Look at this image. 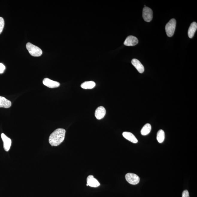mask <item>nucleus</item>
<instances>
[{
	"instance_id": "4468645a",
	"label": "nucleus",
	"mask_w": 197,
	"mask_h": 197,
	"mask_svg": "<svg viewBox=\"0 0 197 197\" xmlns=\"http://www.w3.org/2000/svg\"><path fill=\"white\" fill-rule=\"evenodd\" d=\"M11 106V101L3 97L0 96V107L9 108Z\"/></svg>"
},
{
	"instance_id": "20e7f679",
	"label": "nucleus",
	"mask_w": 197,
	"mask_h": 197,
	"mask_svg": "<svg viewBox=\"0 0 197 197\" xmlns=\"http://www.w3.org/2000/svg\"><path fill=\"white\" fill-rule=\"evenodd\" d=\"M125 178L128 183L132 185H136L140 182L139 177L134 173H127L125 176Z\"/></svg>"
},
{
	"instance_id": "1a4fd4ad",
	"label": "nucleus",
	"mask_w": 197,
	"mask_h": 197,
	"mask_svg": "<svg viewBox=\"0 0 197 197\" xmlns=\"http://www.w3.org/2000/svg\"><path fill=\"white\" fill-rule=\"evenodd\" d=\"M43 83L45 86L51 88H57L60 86L59 83L53 81L48 78H44L43 81Z\"/></svg>"
},
{
	"instance_id": "9d476101",
	"label": "nucleus",
	"mask_w": 197,
	"mask_h": 197,
	"mask_svg": "<svg viewBox=\"0 0 197 197\" xmlns=\"http://www.w3.org/2000/svg\"><path fill=\"white\" fill-rule=\"evenodd\" d=\"M106 113V110L104 107L103 106L99 107L95 111V116L97 119H101L104 117Z\"/></svg>"
},
{
	"instance_id": "f3484780",
	"label": "nucleus",
	"mask_w": 197,
	"mask_h": 197,
	"mask_svg": "<svg viewBox=\"0 0 197 197\" xmlns=\"http://www.w3.org/2000/svg\"><path fill=\"white\" fill-rule=\"evenodd\" d=\"M165 137L164 131L162 130H160L157 133V139L158 142L161 143L164 141Z\"/></svg>"
},
{
	"instance_id": "6e6552de",
	"label": "nucleus",
	"mask_w": 197,
	"mask_h": 197,
	"mask_svg": "<svg viewBox=\"0 0 197 197\" xmlns=\"http://www.w3.org/2000/svg\"><path fill=\"white\" fill-rule=\"evenodd\" d=\"M87 184H86V186H89L92 187L96 188L98 187L100 185V184L98 180L95 178L93 175H90L87 177Z\"/></svg>"
},
{
	"instance_id": "aec40b11",
	"label": "nucleus",
	"mask_w": 197,
	"mask_h": 197,
	"mask_svg": "<svg viewBox=\"0 0 197 197\" xmlns=\"http://www.w3.org/2000/svg\"><path fill=\"white\" fill-rule=\"evenodd\" d=\"M182 197H190L189 193L188 190H185L183 192Z\"/></svg>"
},
{
	"instance_id": "f8f14e48",
	"label": "nucleus",
	"mask_w": 197,
	"mask_h": 197,
	"mask_svg": "<svg viewBox=\"0 0 197 197\" xmlns=\"http://www.w3.org/2000/svg\"><path fill=\"white\" fill-rule=\"evenodd\" d=\"M123 137L126 140L133 143H137L138 142L137 139L132 133L129 132H124L122 134Z\"/></svg>"
},
{
	"instance_id": "dca6fc26",
	"label": "nucleus",
	"mask_w": 197,
	"mask_h": 197,
	"mask_svg": "<svg viewBox=\"0 0 197 197\" xmlns=\"http://www.w3.org/2000/svg\"><path fill=\"white\" fill-rule=\"evenodd\" d=\"M151 127L149 123H147L141 129V134L143 136H146L150 133L151 131Z\"/></svg>"
},
{
	"instance_id": "423d86ee",
	"label": "nucleus",
	"mask_w": 197,
	"mask_h": 197,
	"mask_svg": "<svg viewBox=\"0 0 197 197\" xmlns=\"http://www.w3.org/2000/svg\"><path fill=\"white\" fill-rule=\"evenodd\" d=\"M1 136L3 141V148L5 151H9L11 146V140L6 136L4 133L1 134Z\"/></svg>"
},
{
	"instance_id": "f03ea898",
	"label": "nucleus",
	"mask_w": 197,
	"mask_h": 197,
	"mask_svg": "<svg viewBox=\"0 0 197 197\" xmlns=\"http://www.w3.org/2000/svg\"><path fill=\"white\" fill-rule=\"evenodd\" d=\"M26 47L30 54L33 56L39 57L43 54V51L40 48L31 43H28Z\"/></svg>"
},
{
	"instance_id": "0eeeda50",
	"label": "nucleus",
	"mask_w": 197,
	"mask_h": 197,
	"mask_svg": "<svg viewBox=\"0 0 197 197\" xmlns=\"http://www.w3.org/2000/svg\"><path fill=\"white\" fill-rule=\"evenodd\" d=\"M138 40L136 37L130 36L128 37L124 43L125 46H134L138 44Z\"/></svg>"
},
{
	"instance_id": "a211bd4d",
	"label": "nucleus",
	"mask_w": 197,
	"mask_h": 197,
	"mask_svg": "<svg viewBox=\"0 0 197 197\" xmlns=\"http://www.w3.org/2000/svg\"><path fill=\"white\" fill-rule=\"evenodd\" d=\"M4 25V19L2 17H0V34L2 32Z\"/></svg>"
},
{
	"instance_id": "7ed1b4c3",
	"label": "nucleus",
	"mask_w": 197,
	"mask_h": 197,
	"mask_svg": "<svg viewBox=\"0 0 197 197\" xmlns=\"http://www.w3.org/2000/svg\"><path fill=\"white\" fill-rule=\"evenodd\" d=\"M176 26V21L175 19H172L167 23L165 26V31L169 37H171L174 34Z\"/></svg>"
},
{
	"instance_id": "2eb2a0df",
	"label": "nucleus",
	"mask_w": 197,
	"mask_h": 197,
	"mask_svg": "<svg viewBox=\"0 0 197 197\" xmlns=\"http://www.w3.org/2000/svg\"><path fill=\"white\" fill-rule=\"evenodd\" d=\"M96 86V83L93 81L84 82L81 85V87L84 89H93Z\"/></svg>"
},
{
	"instance_id": "ddd939ff",
	"label": "nucleus",
	"mask_w": 197,
	"mask_h": 197,
	"mask_svg": "<svg viewBox=\"0 0 197 197\" xmlns=\"http://www.w3.org/2000/svg\"><path fill=\"white\" fill-rule=\"evenodd\" d=\"M197 29V23L196 22H193L191 23L189 28L188 31V36L190 38H193L194 36L195 33Z\"/></svg>"
},
{
	"instance_id": "9b49d317",
	"label": "nucleus",
	"mask_w": 197,
	"mask_h": 197,
	"mask_svg": "<svg viewBox=\"0 0 197 197\" xmlns=\"http://www.w3.org/2000/svg\"><path fill=\"white\" fill-rule=\"evenodd\" d=\"M131 63L133 66L136 68L138 72L141 73L144 72L145 70L144 66L138 60L135 59V58L131 60Z\"/></svg>"
},
{
	"instance_id": "6ab92c4d",
	"label": "nucleus",
	"mask_w": 197,
	"mask_h": 197,
	"mask_svg": "<svg viewBox=\"0 0 197 197\" xmlns=\"http://www.w3.org/2000/svg\"><path fill=\"white\" fill-rule=\"evenodd\" d=\"M5 69V66L2 63H0V73H2Z\"/></svg>"
},
{
	"instance_id": "f257e3e1",
	"label": "nucleus",
	"mask_w": 197,
	"mask_h": 197,
	"mask_svg": "<svg viewBox=\"0 0 197 197\" xmlns=\"http://www.w3.org/2000/svg\"><path fill=\"white\" fill-rule=\"evenodd\" d=\"M66 131L64 129L58 128L51 134L49 142L52 146H57L63 142L65 139Z\"/></svg>"
},
{
	"instance_id": "39448f33",
	"label": "nucleus",
	"mask_w": 197,
	"mask_h": 197,
	"mask_svg": "<svg viewBox=\"0 0 197 197\" xmlns=\"http://www.w3.org/2000/svg\"><path fill=\"white\" fill-rule=\"evenodd\" d=\"M153 12L152 10L147 7L143 8V17L144 21L147 22H150L153 18Z\"/></svg>"
}]
</instances>
